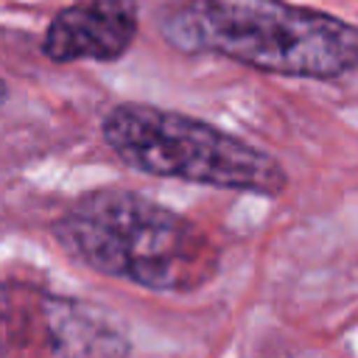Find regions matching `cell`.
Returning a JSON list of instances; mask_svg holds the SVG:
<instances>
[{
  "label": "cell",
  "mask_w": 358,
  "mask_h": 358,
  "mask_svg": "<svg viewBox=\"0 0 358 358\" xmlns=\"http://www.w3.org/2000/svg\"><path fill=\"white\" fill-rule=\"evenodd\" d=\"M154 28L187 56L333 81L358 70V25L291 0H159Z\"/></svg>",
  "instance_id": "1"
},
{
  "label": "cell",
  "mask_w": 358,
  "mask_h": 358,
  "mask_svg": "<svg viewBox=\"0 0 358 358\" xmlns=\"http://www.w3.org/2000/svg\"><path fill=\"white\" fill-rule=\"evenodd\" d=\"M53 235L92 271L162 294L204 288L221 263L218 246L196 221L126 187L78 196Z\"/></svg>",
  "instance_id": "2"
},
{
  "label": "cell",
  "mask_w": 358,
  "mask_h": 358,
  "mask_svg": "<svg viewBox=\"0 0 358 358\" xmlns=\"http://www.w3.org/2000/svg\"><path fill=\"white\" fill-rule=\"evenodd\" d=\"M101 137L137 173L268 199L288 187L285 168L268 151L176 109L140 101L115 103L101 120Z\"/></svg>",
  "instance_id": "3"
},
{
  "label": "cell",
  "mask_w": 358,
  "mask_h": 358,
  "mask_svg": "<svg viewBox=\"0 0 358 358\" xmlns=\"http://www.w3.org/2000/svg\"><path fill=\"white\" fill-rule=\"evenodd\" d=\"M129 338L95 308L0 280V358H126Z\"/></svg>",
  "instance_id": "4"
},
{
  "label": "cell",
  "mask_w": 358,
  "mask_h": 358,
  "mask_svg": "<svg viewBox=\"0 0 358 358\" xmlns=\"http://www.w3.org/2000/svg\"><path fill=\"white\" fill-rule=\"evenodd\" d=\"M140 31V0H76L56 11L42 53L56 64L117 62Z\"/></svg>",
  "instance_id": "5"
},
{
  "label": "cell",
  "mask_w": 358,
  "mask_h": 358,
  "mask_svg": "<svg viewBox=\"0 0 358 358\" xmlns=\"http://www.w3.org/2000/svg\"><path fill=\"white\" fill-rule=\"evenodd\" d=\"M6 101H8V87H6V81L0 78V106H3Z\"/></svg>",
  "instance_id": "6"
}]
</instances>
